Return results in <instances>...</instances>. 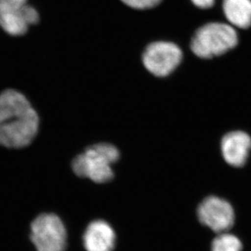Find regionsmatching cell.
<instances>
[{
    "instance_id": "obj_1",
    "label": "cell",
    "mask_w": 251,
    "mask_h": 251,
    "mask_svg": "<svg viewBox=\"0 0 251 251\" xmlns=\"http://www.w3.org/2000/svg\"><path fill=\"white\" fill-rule=\"evenodd\" d=\"M39 115L24 95L16 90L0 93V145L19 150L36 137Z\"/></svg>"
},
{
    "instance_id": "obj_2",
    "label": "cell",
    "mask_w": 251,
    "mask_h": 251,
    "mask_svg": "<svg viewBox=\"0 0 251 251\" xmlns=\"http://www.w3.org/2000/svg\"><path fill=\"white\" fill-rule=\"evenodd\" d=\"M234 27L223 22H209L197 29L191 40V50L201 59L223 56L238 44Z\"/></svg>"
},
{
    "instance_id": "obj_3",
    "label": "cell",
    "mask_w": 251,
    "mask_h": 251,
    "mask_svg": "<svg viewBox=\"0 0 251 251\" xmlns=\"http://www.w3.org/2000/svg\"><path fill=\"white\" fill-rule=\"evenodd\" d=\"M119 151L110 144L102 143L87 148L75 157L72 167L77 176L97 184H104L114 177L112 166L119 160Z\"/></svg>"
},
{
    "instance_id": "obj_4",
    "label": "cell",
    "mask_w": 251,
    "mask_h": 251,
    "mask_svg": "<svg viewBox=\"0 0 251 251\" xmlns=\"http://www.w3.org/2000/svg\"><path fill=\"white\" fill-rule=\"evenodd\" d=\"M30 240L36 251H66L67 227L59 215L43 213L31 223Z\"/></svg>"
},
{
    "instance_id": "obj_5",
    "label": "cell",
    "mask_w": 251,
    "mask_h": 251,
    "mask_svg": "<svg viewBox=\"0 0 251 251\" xmlns=\"http://www.w3.org/2000/svg\"><path fill=\"white\" fill-rule=\"evenodd\" d=\"M39 22V11L29 0H0V29L7 35L24 36Z\"/></svg>"
},
{
    "instance_id": "obj_6",
    "label": "cell",
    "mask_w": 251,
    "mask_h": 251,
    "mask_svg": "<svg viewBox=\"0 0 251 251\" xmlns=\"http://www.w3.org/2000/svg\"><path fill=\"white\" fill-rule=\"evenodd\" d=\"M196 213L201 226L216 234L228 232L235 224L236 216L231 203L217 196L204 198Z\"/></svg>"
},
{
    "instance_id": "obj_7",
    "label": "cell",
    "mask_w": 251,
    "mask_h": 251,
    "mask_svg": "<svg viewBox=\"0 0 251 251\" xmlns=\"http://www.w3.org/2000/svg\"><path fill=\"white\" fill-rule=\"evenodd\" d=\"M183 52L172 42L157 41L150 44L143 53L145 67L157 77L171 75L182 61Z\"/></svg>"
},
{
    "instance_id": "obj_8",
    "label": "cell",
    "mask_w": 251,
    "mask_h": 251,
    "mask_svg": "<svg viewBox=\"0 0 251 251\" xmlns=\"http://www.w3.org/2000/svg\"><path fill=\"white\" fill-rule=\"evenodd\" d=\"M82 242L86 251H114L117 233L108 221L97 219L87 225L82 233Z\"/></svg>"
},
{
    "instance_id": "obj_9",
    "label": "cell",
    "mask_w": 251,
    "mask_h": 251,
    "mask_svg": "<svg viewBox=\"0 0 251 251\" xmlns=\"http://www.w3.org/2000/svg\"><path fill=\"white\" fill-rule=\"evenodd\" d=\"M220 150L223 158L233 167L247 164L251 152V136L243 130H232L222 138Z\"/></svg>"
},
{
    "instance_id": "obj_10",
    "label": "cell",
    "mask_w": 251,
    "mask_h": 251,
    "mask_svg": "<svg viewBox=\"0 0 251 251\" xmlns=\"http://www.w3.org/2000/svg\"><path fill=\"white\" fill-rule=\"evenodd\" d=\"M223 11L232 27L247 29L251 26V0H223Z\"/></svg>"
},
{
    "instance_id": "obj_11",
    "label": "cell",
    "mask_w": 251,
    "mask_h": 251,
    "mask_svg": "<svg viewBox=\"0 0 251 251\" xmlns=\"http://www.w3.org/2000/svg\"><path fill=\"white\" fill-rule=\"evenodd\" d=\"M241 240L229 232L217 234L210 242V251H242Z\"/></svg>"
},
{
    "instance_id": "obj_12",
    "label": "cell",
    "mask_w": 251,
    "mask_h": 251,
    "mask_svg": "<svg viewBox=\"0 0 251 251\" xmlns=\"http://www.w3.org/2000/svg\"><path fill=\"white\" fill-rule=\"evenodd\" d=\"M121 1L130 8L146 10L157 7L162 0H121Z\"/></svg>"
},
{
    "instance_id": "obj_13",
    "label": "cell",
    "mask_w": 251,
    "mask_h": 251,
    "mask_svg": "<svg viewBox=\"0 0 251 251\" xmlns=\"http://www.w3.org/2000/svg\"><path fill=\"white\" fill-rule=\"evenodd\" d=\"M196 7L201 9H208L215 4V0H191Z\"/></svg>"
}]
</instances>
